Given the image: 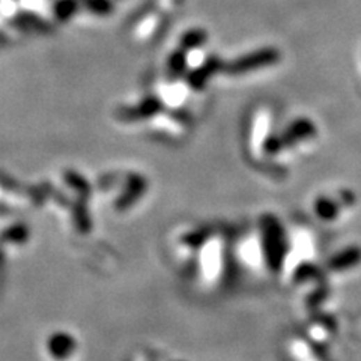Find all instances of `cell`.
I'll list each match as a JSON object with an SVG mask.
<instances>
[{
    "label": "cell",
    "instance_id": "9",
    "mask_svg": "<svg viewBox=\"0 0 361 361\" xmlns=\"http://www.w3.org/2000/svg\"><path fill=\"white\" fill-rule=\"evenodd\" d=\"M83 6L95 15H109L113 8L110 0H83Z\"/></svg>",
    "mask_w": 361,
    "mask_h": 361
},
{
    "label": "cell",
    "instance_id": "4",
    "mask_svg": "<svg viewBox=\"0 0 361 361\" xmlns=\"http://www.w3.org/2000/svg\"><path fill=\"white\" fill-rule=\"evenodd\" d=\"M223 62L221 59H218L217 56H209L207 58L205 62H202L199 67L194 70L193 72L188 74V85L196 89V90H202L208 85V81L218 74L220 71H223Z\"/></svg>",
    "mask_w": 361,
    "mask_h": 361
},
{
    "label": "cell",
    "instance_id": "5",
    "mask_svg": "<svg viewBox=\"0 0 361 361\" xmlns=\"http://www.w3.org/2000/svg\"><path fill=\"white\" fill-rule=\"evenodd\" d=\"M316 125H314L310 119L307 118H298L295 119L294 122L284 129L282 136V141L284 147H291L294 145H297L298 142L307 141L310 137L316 136Z\"/></svg>",
    "mask_w": 361,
    "mask_h": 361
},
{
    "label": "cell",
    "instance_id": "8",
    "mask_svg": "<svg viewBox=\"0 0 361 361\" xmlns=\"http://www.w3.org/2000/svg\"><path fill=\"white\" fill-rule=\"evenodd\" d=\"M77 6V0H58V2L54 3V15H56L59 20L67 22L76 14Z\"/></svg>",
    "mask_w": 361,
    "mask_h": 361
},
{
    "label": "cell",
    "instance_id": "1",
    "mask_svg": "<svg viewBox=\"0 0 361 361\" xmlns=\"http://www.w3.org/2000/svg\"><path fill=\"white\" fill-rule=\"evenodd\" d=\"M282 58L280 51L274 47H265L261 50H256L252 53H247L244 56L235 59L223 67V71L229 76H243L256 70L273 67V65L279 63Z\"/></svg>",
    "mask_w": 361,
    "mask_h": 361
},
{
    "label": "cell",
    "instance_id": "10",
    "mask_svg": "<svg viewBox=\"0 0 361 361\" xmlns=\"http://www.w3.org/2000/svg\"><path fill=\"white\" fill-rule=\"evenodd\" d=\"M316 211L322 216V218H331L332 216L336 214L337 207L335 202H331L330 199L322 198L316 202Z\"/></svg>",
    "mask_w": 361,
    "mask_h": 361
},
{
    "label": "cell",
    "instance_id": "6",
    "mask_svg": "<svg viewBox=\"0 0 361 361\" xmlns=\"http://www.w3.org/2000/svg\"><path fill=\"white\" fill-rule=\"evenodd\" d=\"M208 41V33L202 29H191L182 35L179 41L181 50L190 51V50H199L202 45H205Z\"/></svg>",
    "mask_w": 361,
    "mask_h": 361
},
{
    "label": "cell",
    "instance_id": "2",
    "mask_svg": "<svg viewBox=\"0 0 361 361\" xmlns=\"http://www.w3.org/2000/svg\"><path fill=\"white\" fill-rule=\"evenodd\" d=\"M163 109L161 101L159 98H146L142 99L141 103L136 106L125 107L124 110H120L119 118L124 120V122H141V120H146L155 118L157 115H160Z\"/></svg>",
    "mask_w": 361,
    "mask_h": 361
},
{
    "label": "cell",
    "instance_id": "11",
    "mask_svg": "<svg viewBox=\"0 0 361 361\" xmlns=\"http://www.w3.org/2000/svg\"><path fill=\"white\" fill-rule=\"evenodd\" d=\"M284 150L282 136H270L264 143V151L266 154H279Z\"/></svg>",
    "mask_w": 361,
    "mask_h": 361
},
{
    "label": "cell",
    "instance_id": "7",
    "mask_svg": "<svg viewBox=\"0 0 361 361\" xmlns=\"http://www.w3.org/2000/svg\"><path fill=\"white\" fill-rule=\"evenodd\" d=\"M187 63H188V58H187V51L184 50H177L170 54V58L168 61V71H169V76L177 79L179 77L181 74L184 72V70L187 68Z\"/></svg>",
    "mask_w": 361,
    "mask_h": 361
},
{
    "label": "cell",
    "instance_id": "3",
    "mask_svg": "<svg viewBox=\"0 0 361 361\" xmlns=\"http://www.w3.org/2000/svg\"><path fill=\"white\" fill-rule=\"evenodd\" d=\"M76 351V339L71 335H67V332H56L45 342V353L54 360H68L74 357Z\"/></svg>",
    "mask_w": 361,
    "mask_h": 361
}]
</instances>
